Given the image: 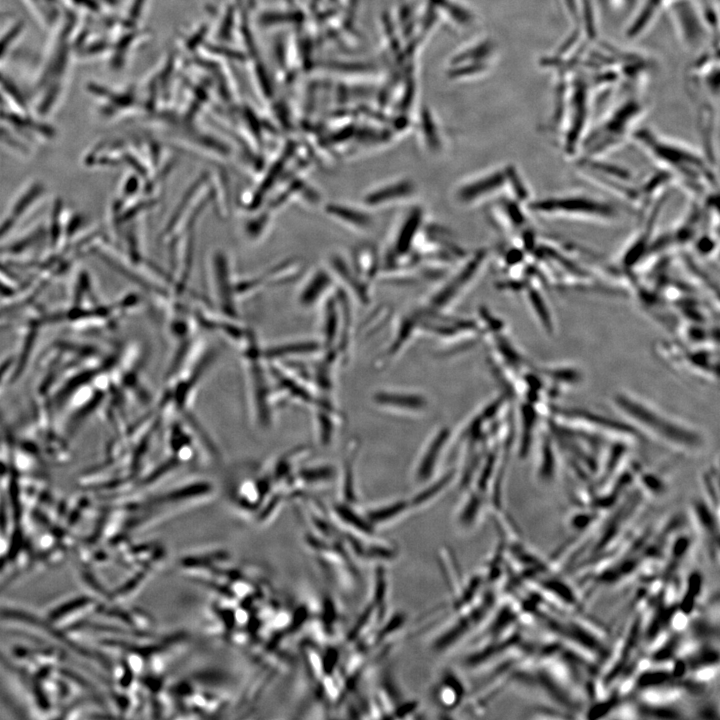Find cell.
<instances>
[{"label":"cell","instance_id":"1","mask_svg":"<svg viewBox=\"0 0 720 720\" xmlns=\"http://www.w3.org/2000/svg\"><path fill=\"white\" fill-rule=\"evenodd\" d=\"M614 402L627 417L667 444L685 450L697 449L702 444L701 436L694 430L633 397L617 394Z\"/></svg>","mask_w":720,"mask_h":720},{"label":"cell","instance_id":"2","mask_svg":"<svg viewBox=\"0 0 720 720\" xmlns=\"http://www.w3.org/2000/svg\"><path fill=\"white\" fill-rule=\"evenodd\" d=\"M644 110L643 102L630 96L618 103L614 109L587 136L581 146L586 158L599 156L618 146L631 134Z\"/></svg>","mask_w":720,"mask_h":720},{"label":"cell","instance_id":"3","mask_svg":"<svg viewBox=\"0 0 720 720\" xmlns=\"http://www.w3.org/2000/svg\"><path fill=\"white\" fill-rule=\"evenodd\" d=\"M632 136L655 160L689 180L698 182L706 177L704 159L688 147L667 140L648 128L635 130Z\"/></svg>","mask_w":720,"mask_h":720},{"label":"cell","instance_id":"4","mask_svg":"<svg viewBox=\"0 0 720 720\" xmlns=\"http://www.w3.org/2000/svg\"><path fill=\"white\" fill-rule=\"evenodd\" d=\"M532 211L550 217H569L614 221L618 210L610 203L586 195H564L536 200L529 204Z\"/></svg>","mask_w":720,"mask_h":720},{"label":"cell","instance_id":"5","mask_svg":"<svg viewBox=\"0 0 720 720\" xmlns=\"http://www.w3.org/2000/svg\"><path fill=\"white\" fill-rule=\"evenodd\" d=\"M444 672L433 691L434 698L442 708L454 709L465 696V687L454 673L451 671Z\"/></svg>","mask_w":720,"mask_h":720},{"label":"cell","instance_id":"6","mask_svg":"<svg viewBox=\"0 0 720 720\" xmlns=\"http://www.w3.org/2000/svg\"><path fill=\"white\" fill-rule=\"evenodd\" d=\"M507 181L506 172L497 171L481 178L459 190V199L463 202L474 201L475 199L499 189Z\"/></svg>","mask_w":720,"mask_h":720},{"label":"cell","instance_id":"7","mask_svg":"<svg viewBox=\"0 0 720 720\" xmlns=\"http://www.w3.org/2000/svg\"><path fill=\"white\" fill-rule=\"evenodd\" d=\"M485 253L479 252L475 255L474 259L471 260L457 275V277L449 284H447L441 291H439L432 300V303L436 307H442L449 302L457 292L460 286L469 281L474 275L475 271L479 267Z\"/></svg>","mask_w":720,"mask_h":720},{"label":"cell","instance_id":"8","mask_svg":"<svg viewBox=\"0 0 720 720\" xmlns=\"http://www.w3.org/2000/svg\"><path fill=\"white\" fill-rule=\"evenodd\" d=\"M448 436L449 430L441 429L428 445L417 469L418 480L423 481L430 477L435 468L438 455L444 447Z\"/></svg>","mask_w":720,"mask_h":720},{"label":"cell","instance_id":"9","mask_svg":"<svg viewBox=\"0 0 720 720\" xmlns=\"http://www.w3.org/2000/svg\"><path fill=\"white\" fill-rule=\"evenodd\" d=\"M375 401L381 405L409 411L423 410L426 406V399L424 397L410 393H378L375 395Z\"/></svg>","mask_w":720,"mask_h":720},{"label":"cell","instance_id":"10","mask_svg":"<svg viewBox=\"0 0 720 720\" xmlns=\"http://www.w3.org/2000/svg\"><path fill=\"white\" fill-rule=\"evenodd\" d=\"M410 507V502L400 500L367 510L365 517L373 527H377L394 521Z\"/></svg>","mask_w":720,"mask_h":720},{"label":"cell","instance_id":"11","mask_svg":"<svg viewBox=\"0 0 720 720\" xmlns=\"http://www.w3.org/2000/svg\"><path fill=\"white\" fill-rule=\"evenodd\" d=\"M414 191L413 183L401 181L395 184L382 187L366 196L365 202L368 205H379L393 199L410 195Z\"/></svg>","mask_w":720,"mask_h":720},{"label":"cell","instance_id":"12","mask_svg":"<svg viewBox=\"0 0 720 720\" xmlns=\"http://www.w3.org/2000/svg\"><path fill=\"white\" fill-rule=\"evenodd\" d=\"M335 513L344 524L362 535H368L370 537L375 533V527H373L366 517L358 514L347 504L336 506Z\"/></svg>","mask_w":720,"mask_h":720},{"label":"cell","instance_id":"13","mask_svg":"<svg viewBox=\"0 0 720 720\" xmlns=\"http://www.w3.org/2000/svg\"><path fill=\"white\" fill-rule=\"evenodd\" d=\"M422 219V211L414 209L404 222L396 242V249L399 253H405L411 246L413 238L418 230Z\"/></svg>","mask_w":720,"mask_h":720},{"label":"cell","instance_id":"14","mask_svg":"<svg viewBox=\"0 0 720 720\" xmlns=\"http://www.w3.org/2000/svg\"><path fill=\"white\" fill-rule=\"evenodd\" d=\"M327 211L336 217L352 223L358 227H368L371 224V218L364 212L351 209L347 206L331 204L327 206Z\"/></svg>","mask_w":720,"mask_h":720},{"label":"cell","instance_id":"15","mask_svg":"<svg viewBox=\"0 0 720 720\" xmlns=\"http://www.w3.org/2000/svg\"><path fill=\"white\" fill-rule=\"evenodd\" d=\"M450 479L451 474L449 473L443 476L438 481H435L429 486H427L424 490L415 495V497L410 502L411 507H419L421 505H424V503L429 502L432 498L436 497V495L440 493L449 483Z\"/></svg>","mask_w":720,"mask_h":720},{"label":"cell","instance_id":"16","mask_svg":"<svg viewBox=\"0 0 720 720\" xmlns=\"http://www.w3.org/2000/svg\"><path fill=\"white\" fill-rule=\"evenodd\" d=\"M329 283V277L324 272L318 273L301 296L303 305H310L314 302Z\"/></svg>","mask_w":720,"mask_h":720},{"label":"cell","instance_id":"17","mask_svg":"<svg viewBox=\"0 0 720 720\" xmlns=\"http://www.w3.org/2000/svg\"><path fill=\"white\" fill-rule=\"evenodd\" d=\"M319 346L314 342H302V343H296V344H289L288 346H281L278 348H271L267 351V354H269L271 357L274 356H280V355H288V354H305V353H311L315 350H317Z\"/></svg>","mask_w":720,"mask_h":720},{"label":"cell","instance_id":"18","mask_svg":"<svg viewBox=\"0 0 720 720\" xmlns=\"http://www.w3.org/2000/svg\"><path fill=\"white\" fill-rule=\"evenodd\" d=\"M480 508V502L478 497L474 496L471 497L463 506L459 517L458 522L462 529H470L472 524L476 521V516L478 515V511Z\"/></svg>","mask_w":720,"mask_h":720},{"label":"cell","instance_id":"19","mask_svg":"<svg viewBox=\"0 0 720 720\" xmlns=\"http://www.w3.org/2000/svg\"><path fill=\"white\" fill-rule=\"evenodd\" d=\"M333 264L341 277L345 279L355 289V292L359 295V297L365 301L367 299V294L364 286L353 275H351L345 262L336 257Z\"/></svg>","mask_w":720,"mask_h":720},{"label":"cell","instance_id":"20","mask_svg":"<svg viewBox=\"0 0 720 720\" xmlns=\"http://www.w3.org/2000/svg\"><path fill=\"white\" fill-rule=\"evenodd\" d=\"M338 317L333 301L329 303L326 311L324 332L327 342H331L337 333Z\"/></svg>","mask_w":720,"mask_h":720},{"label":"cell","instance_id":"21","mask_svg":"<svg viewBox=\"0 0 720 720\" xmlns=\"http://www.w3.org/2000/svg\"><path fill=\"white\" fill-rule=\"evenodd\" d=\"M333 469L327 466L315 467L305 471L304 479L307 481H323L329 480L333 476Z\"/></svg>","mask_w":720,"mask_h":720}]
</instances>
